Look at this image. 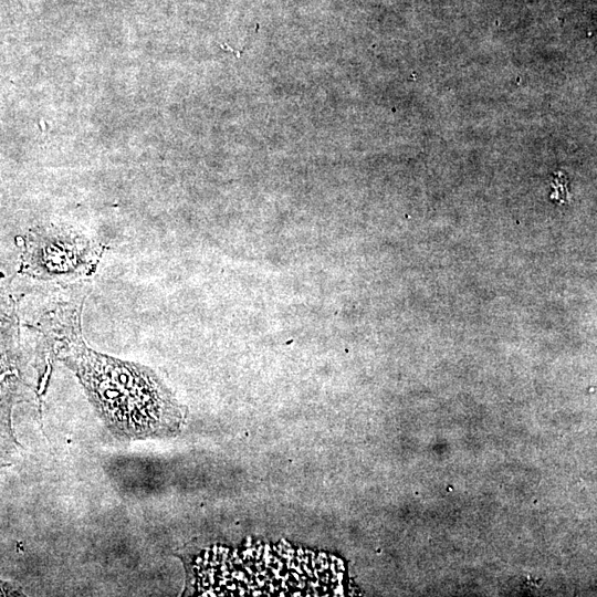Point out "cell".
I'll list each match as a JSON object with an SVG mask.
<instances>
[{
	"instance_id": "2",
	"label": "cell",
	"mask_w": 597,
	"mask_h": 597,
	"mask_svg": "<svg viewBox=\"0 0 597 597\" xmlns=\"http://www.w3.org/2000/svg\"><path fill=\"white\" fill-rule=\"evenodd\" d=\"M188 587L200 596L343 595L338 561L282 545L212 547L188 563Z\"/></svg>"
},
{
	"instance_id": "3",
	"label": "cell",
	"mask_w": 597,
	"mask_h": 597,
	"mask_svg": "<svg viewBox=\"0 0 597 597\" xmlns=\"http://www.w3.org/2000/svg\"><path fill=\"white\" fill-rule=\"evenodd\" d=\"M102 255L103 245L92 237L48 223L27 235L23 265L38 280L69 284L90 280Z\"/></svg>"
},
{
	"instance_id": "1",
	"label": "cell",
	"mask_w": 597,
	"mask_h": 597,
	"mask_svg": "<svg viewBox=\"0 0 597 597\" xmlns=\"http://www.w3.org/2000/svg\"><path fill=\"white\" fill-rule=\"evenodd\" d=\"M90 291V280L56 284L36 324L48 354L74 373L116 438L130 441L175 434L184 411L158 376L146 366L87 346L81 318Z\"/></svg>"
},
{
	"instance_id": "4",
	"label": "cell",
	"mask_w": 597,
	"mask_h": 597,
	"mask_svg": "<svg viewBox=\"0 0 597 597\" xmlns=\"http://www.w3.org/2000/svg\"><path fill=\"white\" fill-rule=\"evenodd\" d=\"M17 380L13 362L0 343V469L11 463L18 446L10 419Z\"/></svg>"
},
{
	"instance_id": "5",
	"label": "cell",
	"mask_w": 597,
	"mask_h": 597,
	"mask_svg": "<svg viewBox=\"0 0 597 597\" xmlns=\"http://www.w3.org/2000/svg\"><path fill=\"white\" fill-rule=\"evenodd\" d=\"M20 595H23L20 587L0 579V596H20Z\"/></svg>"
}]
</instances>
